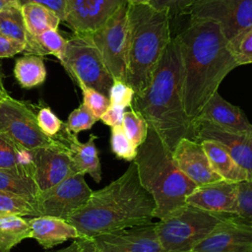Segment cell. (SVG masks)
Instances as JSON below:
<instances>
[{"mask_svg": "<svg viewBox=\"0 0 252 252\" xmlns=\"http://www.w3.org/2000/svg\"><path fill=\"white\" fill-rule=\"evenodd\" d=\"M152 0H126L129 5H141V4H150Z\"/></svg>", "mask_w": 252, "mask_h": 252, "instance_id": "obj_47", "label": "cell"}, {"mask_svg": "<svg viewBox=\"0 0 252 252\" xmlns=\"http://www.w3.org/2000/svg\"><path fill=\"white\" fill-rule=\"evenodd\" d=\"M78 240L80 244L79 252H97L92 238L81 237V238H78Z\"/></svg>", "mask_w": 252, "mask_h": 252, "instance_id": "obj_43", "label": "cell"}, {"mask_svg": "<svg viewBox=\"0 0 252 252\" xmlns=\"http://www.w3.org/2000/svg\"><path fill=\"white\" fill-rule=\"evenodd\" d=\"M54 138L66 147L76 172L89 174L95 182H100L101 165L95 146V140L97 139L95 135L91 134L89 140L86 143H82L78 140L77 135L67 130L63 124Z\"/></svg>", "mask_w": 252, "mask_h": 252, "instance_id": "obj_19", "label": "cell"}, {"mask_svg": "<svg viewBox=\"0 0 252 252\" xmlns=\"http://www.w3.org/2000/svg\"><path fill=\"white\" fill-rule=\"evenodd\" d=\"M36 120L40 130L51 138H54L63 126L62 121L48 106L42 107L38 110Z\"/></svg>", "mask_w": 252, "mask_h": 252, "instance_id": "obj_37", "label": "cell"}, {"mask_svg": "<svg viewBox=\"0 0 252 252\" xmlns=\"http://www.w3.org/2000/svg\"><path fill=\"white\" fill-rule=\"evenodd\" d=\"M21 11L26 30L32 35H38L48 30H57L61 22L55 12L39 4H24L21 6Z\"/></svg>", "mask_w": 252, "mask_h": 252, "instance_id": "obj_25", "label": "cell"}, {"mask_svg": "<svg viewBox=\"0 0 252 252\" xmlns=\"http://www.w3.org/2000/svg\"><path fill=\"white\" fill-rule=\"evenodd\" d=\"M227 48L238 66L252 64V25L227 40Z\"/></svg>", "mask_w": 252, "mask_h": 252, "instance_id": "obj_30", "label": "cell"}, {"mask_svg": "<svg viewBox=\"0 0 252 252\" xmlns=\"http://www.w3.org/2000/svg\"><path fill=\"white\" fill-rule=\"evenodd\" d=\"M26 238H31V228L25 218L16 214L0 215V252H11Z\"/></svg>", "mask_w": 252, "mask_h": 252, "instance_id": "obj_26", "label": "cell"}, {"mask_svg": "<svg viewBox=\"0 0 252 252\" xmlns=\"http://www.w3.org/2000/svg\"><path fill=\"white\" fill-rule=\"evenodd\" d=\"M156 203L142 186L137 165L131 161L126 171L103 188L93 191L87 203L67 221L82 237H94L153 222Z\"/></svg>", "mask_w": 252, "mask_h": 252, "instance_id": "obj_2", "label": "cell"}, {"mask_svg": "<svg viewBox=\"0 0 252 252\" xmlns=\"http://www.w3.org/2000/svg\"><path fill=\"white\" fill-rule=\"evenodd\" d=\"M190 18L217 22L229 40L252 25V0H196L189 8Z\"/></svg>", "mask_w": 252, "mask_h": 252, "instance_id": "obj_11", "label": "cell"}, {"mask_svg": "<svg viewBox=\"0 0 252 252\" xmlns=\"http://www.w3.org/2000/svg\"><path fill=\"white\" fill-rule=\"evenodd\" d=\"M84 176L83 173H73L55 186L39 192L34 203L37 215L67 220L87 203L92 195L93 190Z\"/></svg>", "mask_w": 252, "mask_h": 252, "instance_id": "obj_10", "label": "cell"}, {"mask_svg": "<svg viewBox=\"0 0 252 252\" xmlns=\"http://www.w3.org/2000/svg\"><path fill=\"white\" fill-rule=\"evenodd\" d=\"M25 44L0 33V58L12 57L23 52Z\"/></svg>", "mask_w": 252, "mask_h": 252, "instance_id": "obj_41", "label": "cell"}, {"mask_svg": "<svg viewBox=\"0 0 252 252\" xmlns=\"http://www.w3.org/2000/svg\"><path fill=\"white\" fill-rule=\"evenodd\" d=\"M176 38L183 66L184 107L188 117L194 120L227 74L238 65L220 25L213 20L190 18Z\"/></svg>", "mask_w": 252, "mask_h": 252, "instance_id": "obj_1", "label": "cell"}, {"mask_svg": "<svg viewBox=\"0 0 252 252\" xmlns=\"http://www.w3.org/2000/svg\"><path fill=\"white\" fill-rule=\"evenodd\" d=\"M67 40L57 32V30H48L38 35H32L28 32L24 51L27 54L43 56L47 54L54 55L60 61L63 60L66 51Z\"/></svg>", "mask_w": 252, "mask_h": 252, "instance_id": "obj_24", "label": "cell"}, {"mask_svg": "<svg viewBox=\"0 0 252 252\" xmlns=\"http://www.w3.org/2000/svg\"><path fill=\"white\" fill-rule=\"evenodd\" d=\"M133 161L142 186L156 203L155 218L162 220L171 217L187 205L186 198L197 185L180 171L172 152L153 128L149 127L148 136L138 147Z\"/></svg>", "mask_w": 252, "mask_h": 252, "instance_id": "obj_4", "label": "cell"}, {"mask_svg": "<svg viewBox=\"0 0 252 252\" xmlns=\"http://www.w3.org/2000/svg\"><path fill=\"white\" fill-rule=\"evenodd\" d=\"M26 220L31 228V238L36 240L44 249L53 248L68 239L82 237L74 225L62 219L38 216Z\"/></svg>", "mask_w": 252, "mask_h": 252, "instance_id": "obj_21", "label": "cell"}, {"mask_svg": "<svg viewBox=\"0 0 252 252\" xmlns=\"http://www.w3.org/2000/svg\"><path fill=\"white\" fill-rule=\"evenodd\" d=\"M14 75L19 84L26 89L41 85L46 78V69L41 56L26 54L16 60Z\"/></svg>", "mask_w": 252, "mask_h": 252, "instance_id": "obj_27", "label": "cell"}, {"mask_svg": "<svg viewBox=\"0 0 252 252\" xmlns=\"http://www.w3.org/2000/svg\"><path fill=\"white\" fill-rule=\"evenodd\" d=\"M126 0H67L66 22L75 33H92L101 28Z\"/></svg>", "mask_w": 252, "mask_h": 252, "instance_id": "obj_16", "label": "cell"}, {"mask_svg": "<svg viewBox=\"0 0 252 252\" xmlns=\"http://www.w3.org/2000/svg\"><path fill=\"white\" fill-rule=\"evenodd\" d=\"M250 252H252V250H251V251H250Z\"/></svg>", "mask_w": 252, "mask_h": 252, "instance_id": "obj_49", "label": "cell"}, {"mask_svg": "<svg viewBox=\"0 0 252 252\" xmlns=\"http://www.w3.org/2000/svg\"><path fill=\"white\" fill-rule=\"evenodd\" d=\"M124 113H125V108L110 104L109 107L106 109V111L101 115L99 120H101L103 124L110 127L119 126V125H122Z\"/></svg>", "mask_w": 252, "mask_h": 252, "instance_id": "obj_42", "label": "cell"}, {"mask_svg": "<svg viewBox=\"0 0 252 252\" xmlns=\"http://www.w3.org/2000/svg\"><path fill=\"white\" fill-rule=\"evenodd\" d=\"M32 151L22 148L0 133V169L32 167Z\"/></svg>", "mask_w": 252, "mask_h": 252, "instance_id": "obj_28", "label": "cell"}, {"mask_svg": "<svg viewBox=\"0 0 252 252\" xmlns=\"http://www.w3.org/2000/svg\"><path fill=\"white\" fill-rule=\"evenodd\" d=\"M79 87L83 93V103L89 108L94 117L99 120L101 115L110 105L109 97L93 88H89L84 85Z\"/></svg>", "mask_w": 252, "mask_h": 252, "instance_id": "obj_35", "label": "cell"}, {"mask_svg": "<svg viewBox=\"0 0 252 252\" xmlns=\"http://www.w3.org/2000/svg\"><path fill=\"white\" fill-rule=\"evenodd\" d=\"M0 191L26 198L33 205L39 193L32 175V167L0 169Z\"/></svg>", "mask_w": 252, "mask_h": 252, "instance_id": "obj_23", "label": "cell"}, {"mask_svg": "<svg viewBox=\"0 0 252 252\" xmlns=\"http://www.w3.org/2000/svg\"><path fill=\"white\" fill-rule=\"evenodd\" d=\"M129 50L126 83L135 94L150 85L155 70L171 40L170 18L166 9L150 4L127 6Z\"/></svg>", "mask_w": 252, "mask_h": 252, "instance_id": "obj_5", "label": "cell"}, {"mask_svg": "<svg viewBox=\"0 0 252 252\" xmlns=\"http://www.w3.org/2000/svg\"><path fill=\"white\" fill-rule=\"evenodd\" d=\"M239 183L225 180L197 186L186 198V204L199 209L220 213L238 214Z\"/></svg>", "mask_w": 252, "mask_h": 252, "instance_id": "obj_18", "label": "cell"}, {"mask_svg": "<svg viewBox=\"0 0 252 252\" xmlns=\"http://www.w3.org/2000/svg\"><path fill=\"white\" fill-rule=\"evenodd\" d=\"M110 148L117 158L129 162L135 159L138 152V147L129 140L121 125L111 127Z\"/></svg>", "mask_w": 252, "mask_h": 252, "instance_id": "obj_33", "label": "cell"}, {"mask_svg": "<svg viewBox=\"0 0 252 252\" xmlns=\"http://www.w3.org/2000/svg\"><path fill=\"white\" fill-rule=\"evenodd\" d=\"M96 121L97 118L94 117V115L84 103H81L79 107L74 109L69 114L67 122L64 124V126L67 130L77 135L80 132L90 130Z\"/></svg>", "mask_w": 252, "mask_h": 252, "instance_id": "obj_34", "label": "cell"}, {"mask_svg": "<svg viewBox=\"0 0 252 252\" xmlns=\"http://www.w3.org/2000/svg\"><path fill=\"white\" fill-rule=\"evenodd\" d=\"M196 0H152L150 5L158 9H166L170 20L177 19L187 12Z\"/></svg>", "mask_w": 252, "mask_h": 252, "instance_id": "obj_38", "label": "cell"}, {"mask_svg": "<svg viewBox=\"0 0 252 252\" xmlns=\"http://www.w3.org/2000/svg\"><path fill=\"white\" fill-rule=\"evenodd\" d=\"M18 5L21 7L27 3H35L42 5L53 12H55L61 21L64 22L67 12V0H17Z\"/></svg>", "mask_w": 252, "mask_h": 252, "instance_id": "obj_40", "label": "cell"}, {"mask_svg": "<svg viewBox=\"0 0 252 252\" xmlns=\"http://www.w3.org/2000/svg\"><path fill=\"white\" fill-rule=\"evenodd\" d=\"M0 33L24 44L26 43L28 32L21 7L14 6L0 11Z\"/></svg>", "mask_w": 252, "mask_h": 252, "instance_id": "obj_29", "label": "cell"}, {"mask_svg": "<svg viewBox=\"0 0 252 252\" xmlns=\"http://www.w3.org/2000/svg\"><path fill=\"white\" fill-rule=\"evenodd\" d=\"M16 214L22 217H37L34 205L19 195L0 191V215Z\"/></svg>", "mask_w": 252, "mask_h": 252, "instance_id": "obj_31", "label": "cell"}, {"mask_svg": "<svg viewBox=\"0 0 252 252\" xmlns=\"http://www.w3.org/2000/svg\"><path fill=\"white\" fill-rule=\"evenodd\" d=\"M8 94L5 87H4V83H3V74H2V71H1V66H0V101L5 98Z\"/></svg>", "mask_w": 252, "mask_h": 252, "instance_id": "obj_45", "label": "cell"}, {"mask_svg": "<svg viewBox=\"0 0 252 252\" xmlns=\"http://www.w3.org/2000/svg\"><path fill=\"white\" fill-rule=\"evenodd\" d=\"M194 140H211L220 145L252 179V132L223 129L208 121H192Z\"/></svg>", "mask_w": 252, "mask_h": 252, "instance_id": "obj_14", "label": "cell"}, {"mask_svg": "<svg viewBox=\"0 0 252 252\" xmlns=\"http://www.w3.org/2000/svg\"><path fill=\"white\" fill-rule=\"evenodd\" d=\"M227 215L187 204L177 214L155 222L156 230L166 252H191Z\"/></svg>", "mask_w": 252, "mask_h": 252, "instance_id": "obj_6", "label": "cell"}, {"mask_svg": "<svg viewBox=\"0 0 252 252\" xmlns=\"http://www.w3.org/2000/svg\"><path fill=\"white\" fill-rule=\"evenodd\" d=\"M61 63L78 86L93 88L108 96L114 79L88 33H74L67 39Z\"/></svg>", "mask_w": 252, "mask_h": 252, "instance_id": "obj_7", "label": "cell"}, {"mask_svg": "<svg viewBox=\"0 0 252 252\" xmlns=\"http://www.w3.org/2000/svg\"><path fill=\"white\" fill-rule=\"evenodd\" d=\"M134 94V90L126 82L114 80L109 90L108 97L110 104L126 108L131 107Z\"/></svg>", "mask_w": 252, "mask_h": 252, "instance_id": "obj_36", "label": "cell"}, {"mask_svg": "<svg viewBox=\"0 0 252 252\" xmlns=\"http://www.w3.org/2000/svg\"><path fill=\"white\" fill-rule=\"evenodd\" d=\"M238 215L252 221V179L239 183Z\"/></svg>", "mask_w": 252, "mask_h": 252, "instance_id": "obj_39", "label": "cell"}, {"mask_svg": "<svg viewBox=\"0 0 252 252\" xmlns=\"http://www.w3.org/2000/svg\"><path fill=\"white\" fill-rule=\"evenodd\" d=\"M131 108L143 116L171 152L181 139L194 140L193 120L183 102V66L176 36L166 46L149 87L134 94Z\"/></svg>", "mask_w": 252, "mask_h": 252, "instance_id": "obj_3", "label": "cell"}, {"mask_svg": "<svg viewBox=\"0 0 252 252\" xmlns=\"http://www.w3.org/2000/svg\"><path fill=\"white\" fill-rule=\"evenodd\" d=\"M79 248H80V244H79V240L77 238L69 246L59 249V250H56L54 252H79Z\"/></svg>", "mask_w": 252, "mask_h": 252, "instance_id": "obj_44", "label": "cell"}, {"mask_svg": "<svg viewBox=\"0 0 252 252\" xmlns=\"http://www.w3.org/2000/svg\"><path fill=\"white\" fill-rule=\"evenodd\" d=\"M121 126L126 136L136 147L142 145L148 136V123L140 113L133 109L125 111Z\"/></svg>", "mask_w": 252, "mask_h": 252, "instance_id": "obj_32", "label": "cell"}, {"mask_svg": "<svg viewBox=\"0 0 252 252\" xmlns=\"http://www.w3.org/2000/svg\"><path fill=\"white\" fill-rule=\"evenodd\" d=\"M49 146L32 151V175L39 192H43L63 181L73 173V167L66 147L57 139Z\"/></svg>", "mask_w": 252, "mask_h": 252, "instance_id": "obj_15", "label": "cell"}, {"mask_svg": "<svg viewBox=\"0 0 252 252\" xmlns=\"http://www.w3.org/2000/svg\"><path fill=\"white\" fill-rule=\"evenodd\" d=\"M5 1H8V2H12V3H15V4H17L18 5V3H17V0H5ZM19 6V5H18ZM20 7V6H19Z\"/></svg>", "mask_w": 252, "mask_h": 252, "instance_id": "obj_48", "label": "cell"}, {"mask_svg": "<svg viewBox=\"0 0 252 252\" xmlns=\"http://www.w3.org/2000/svg\"><path fill=\"white\" fill-rule=\"evenodd\" d=\"M172 158L180 171L197 186L222 180L215 171L200 142L193 139H181L174 150Z\"/></svg>", "mask_w": 252, "mask_h": 252, "instance_id": "obj_17", "label": "cell"}, {"mask_svg": "<svg viewBox=\"0 0 252 252\" xmlns=\"http://www.w3.org/2000/svg\"><path fill=\"white\" fill-rule=\"evenodd\" d=\"M0 133L27 150L55 143L39 128L36 114L26 103L7 95L0 101Z\"/></svg>", "mask_w": 252, "mask_h": 252, "instance_id": "obj_9", "label": "cell"}, {"mask_svg": "<svg viewBox=\"0 0 252 252\" xmlns=\"http://www.w3.org/2000/svg\"><path fill=\"white\" fill-rule=\"evenodd\" d=\"M14 6H18V5L15 4V3H12V2L5 1V0H0V11L4 10V9H7V8H10V7H14Z\"/></svg>", "mask_w": 252, "mask_h": 252, "instance_id": "obj_46", "label": "cell"}, {"mask_svg": "<svg viewBox=\"0 0 252 252\" xmlns=\"http://www.w3.org/2000/svg\"><path fill=\"white\" fill-rule=\"evenodd\" d=\"M128 3L120 6L98 30L88 33L114 80L126 82L129 50Z\"/></svg>", "mask_w": 252, "mask_h": 252, "instance_id": "obj_8", "label": "cell"}, {"mask_svg": "<svg viewBox=\"0 0 252 252\" xmlns=\"http://www.w3.org/2000/svg\"><path fill=\"white\" fill-rule=\"evenodd\" d=\"M252 221L238 214H228L191 252H250Z\"/></svg>", "mask_w": 252, "mask_h": 252, "instance_id": "obj_12", "label": "cell"}, {"mask_svg": "<svg viewBox=\"0 0 252 252\" xmlns=\"http://www.w3.org/2000/svg\"><path fill=\"white\" fill-rule=\"evenodd\" d=\"M208 121L226 130L252 132V124L241 108L225 100L217 92L195 118Z\"/></svg>", "mask_w": 252, "mask_h": 252, "instance_id": "obj_20", "label": "cell"}, {"mask_svg": "<svg viewBox=\"0 0 252 252\" xmlns=\"http://www.w3.org/2000/svg\"><path fill=\"white\" fill-rule=\"evenodd\" d=\"M215 171L225 181L241 183L249 180L248 173L218 143L205 140L200 142Z\"/></svg>", "mask_w": 252, "mask_h": 252, "instance_id": "obj_22", "label": "cell"}, {"mask_svg": "<svg viewBox=\"0 0 252 252\" xmlns=\"http://www.w3.org/2000/svg\"><path fill=\"white\" fill-rule=\"evenodd\" d=\"M91 238L97 252H166L158 239L155 222Z\"/></svg>", "mask_w": 252, "mask_h": 252, "instance_id": "obj_13", "label": "cell"}]
</instances>
